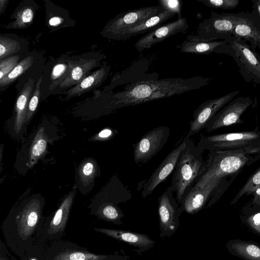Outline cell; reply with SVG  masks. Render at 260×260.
Wrapping results in <instances>:
<instances>
[{"label":"cell","mask_w":260,"mask_h":260,"mask_svg":"<svg viewBox=\"0 0 260 260\" xmlns=\"http://www.w3.org/2000/svg\"><path fill=\"white\" fill-rule=\"evenodd\" d=\"M251 194L253 195L252 204L254 205L260 206V185L255 188Z\"/></svg>","instance_id":"cell-41"},{"label":"cell","mask_w":260,"mask_h":260,"mask_svg":"<svg viewBox=\"0 0 260 260\" xmlns=\"http://www.w3.org/2000/svg\"><path fill=\"white\" fill-rule=\"evenodd\" d=\"M96 66L97 61L93 59L86 60L75 66L59 86L66 88L76 86L87 77L90 71Z\"/></svg>","instance_id":"cell-25"},{"label":"cell","mask_w":260,"mask_h":260,"mask_svg":"<svg viewBox=\"0 0 260 260\" xmlns=\"http://www.w3.org/2000/svg\"><path fill=\"white\" fill-rule=\"evenodd\" d=\"M260 185V167H259L249 178L246 183L237 193L231 203L234 205L244 194H251L255 188Z\"/></svg>","instance_id":"cell-31"},{"label":"cell","mask_w":260,"mask_h":260,"mask_svg":"<svg viewBox=\"0 0 260 260\" xmlns=\"http://www.w3.org/2000/svg\"><path fill=\"white\" fill-rule=\"evenodd\" d=\"M229 40L221 41L199 40L188 36L179 46L180 52L185 53L208 55L213 53L227 54Z\"/></svg>","instance_id":"cell-20"},{"label":"cell","mask_w":260,"mask_h":260,"mask_svg":"<svg viewBox=\"0 0 260 260\" xmlns=\"http://www.w3.org/2000/svg\"><path fill=\"white\" fill-rule=\"evenodd\" d=\"M188 27L186 18H178L149 31L136 42L135 47L138 52L149 49L175 34L186 32Z\"/></svg>","instance_id":"cell-15"},{"label":"cell","mask_w":260,"mask_h":260,"mask_svg":"<svg viewBox=\"0 0 260 260\" xmlns=\"http://www.w3.org/2000/svg\"><path fill=\"white\" fill-rule=\"evenodd\" d=\"M159 5L135 9L116 15L105 26L103 35L108 38L119 40L120 37L131 28L146 19L164 12Z\"/></svg>","instance_id":"cell-8"},{"label":"cell","mask_w":260,"mask_h":260,"mask_svg":"<svg viewBox=\"0 0 260 260\" xmlns=\"http://www.w3.org/2000/svg\"><path fill=\"white\" fill-rule=\"evenodd\" d=\"M33 62V57L27 56L20 61L15 68L4 78L0 80L1 87L8 85L29 68Z\"/></svg>","instance_id":"cell-29"},{"label":"cell","mask_w":260,"mask_h":260,"mask_svg":"<svg viewBox=\"0 0 260 260\" xmlns=\"http://www.w3.org/2000/svg\"><path fill=\"white\" fill-rule=\"evenodd\" d=\"M42 79V78H40L38 80L36 86V88L32 93V96L30 97L29 101L25 120L26 126L28 124L29 121L31 120L38 107L40 96V86Z\"/></svg>","instance_id":"cell-35"},{"label":"cell","mask_w":260,"mask_h":260,"mask_svg":"<svg viewBox=\"0 0 260 260\" xmlns=\"http://www.w3.org/2000/svg\"><path fill=\"white\" fill-rule=\"evenodd\" d=\"M110 70L109 66H103L69 90L67 98L80 95L100 85L108 77Z\"/></svg>","instance_id":"cell-24"},{"label":"cell","mask_w":260,"mask_h":260,"mask_svg":"<svg viewBox=\"0 0 260 260\" xmlns=\"http://www.w3.org/2000/svg\"><path fill=\"white\" fill-rule=\"evenodd\" d=\"M220 182L211 181L203 186L194 185L180 204L181 213L185 212L189 214H194L200 211Z\"/></svg>","instance_id":"cell-17"},{"label":"cell","mask_w":260,"mask_h":260,"mask_svg":"<svg viewBox=\"0 0 260 260\" xmlns=\"http://www.w3.org/2000/svg\"><path fill=\"white\" fill-rule=\"evenodd\" d=\"M98 173V165L93 160H86L82 165L79 170L80 182L84 186L89 185L94 180Z\"/></svg>","instance_id":"cell-30"},{"label":"cell","mask_w":260,"mask_h":260,"mask_svg":"<svg viewBox=\"0 0 260 260\" xmlns=\"http://www.w3.org/2000/svg\"><path fill=\"white\" fill-rule=\"evenodd\" d=\"M34 83V80L29 79L25 84L16 101L14 117L8 126L10 135L17 140H21L26 132L27 109L33 90Z\"/></svg>","instance_id":"cell-16"},{"label":"cell","mask_w":260,"mask_h":260,"mask_svg":"<svg viewBox=\"0 0 260 260\" xmlns=\"http://www.w3.org/2000/svg\"><path fill=\"white\" fill-rule=\"evenodd\" d=\"M57 137V133L53 126L42 124L32 133L26 143L17 155L15 165L17 169L27 170L43 156L49 143L52 144Z\"/></svg>","instance_id":"cell-5"},{"label":"cell","mask_w":260,"mask_h":260,"mask_svg":"<svg viewBox=\"0 0 260 260\" xmlns=\"http://www.w3.org/2000/svg\"><path fill=\"white\" fill-rule=\"evenodd\" d=\"M188 139L183 141L163 159L159 166L155 170L143 185L142 197L146 198L151 194L156 187L165 181L174 171L179 157L185 148Z\"/></svg>","instance_id":"cell-14"},{"label":"cell","mask_w":260,"mask_h":260,"mask_svg":"<svg viewBox=\"0 0 260 260\" xmlns=\"http://www.w3.org/2000/svg\"><path fill=\"white\" fill-rule=\"evenodd\" d=\"M209 151L243 150L260 154V131L254 130L202 136L197 145Z\"/></svg>","instance_id":"cell-4"},{"label":"cell","mask_w":260,"mask_h":260,"mask_svg":"<svg viewBox=\"0 0 260 260\" xmlns=\"http://www.w3.org/2000/svg\"><path fill=\"white\" fill-rule=\"evenodd\" d=\"M21 260H47L41 247H31L28 249Z\"/></svg>","instance_id":"cell-39"},{"label":"cell","mask_w":260,"mask_h":260,"mask_svg":"<svg viewBox=\"0 0 260 260\" xmlns=\"http://www.w3.org/2000/svg\"><path fill=\"white\" fill-rule=\"evenodd\" d=\"M63 19L59 17H53L49 21V25L52 26H56L62 23Z\"/></svg>","instance_id":"cell-43"},{"label":"cell","mask_w":260,"mask_h":260,"mask_svg":"<svg viewBox=\"0 0 260 260\" xmlns=\"http://www.w3.org/2000/svg\"><path fill=\"white\" fill-rule=\"evenodd\" d=\"M244 212L241 217L242 221L252 231L260 236V209H253Z\"/></svg>","instance_id":"cell-33"},{"label":"cell","mask_w":260,"mask_h":260,"mask_svg":"<svg viewBox=\"0 0 260 260\" xmlns=\"http://www.w3.org/2000/svg\"><path fill=\"white\" fill-rule=\"evenodd\" d=\"M8 2L7 0H1L0 1V10L1 13L4 11L6 6L7 5V3Z\"/></svg>","instance_id":"cell-44"},{"label":"cell","mask_w":260,"mask_h":260,"mask_svg":"<svg viewBox=\"0 0 260 260\" xmlns=\"http://www.w3.org/2000/svg\"><path fill=\"white\" fill-rule=\"evenodd\" d=\"M158 5L166 11H169L176 14L178 18H182L181 10L182 1L181 0H158Z\"/></svg>","instance_id":"cell-38"},{"label":"cell","mask_w":260,"mask_h":260,"mask_svg":"<svg viewBox=\"0 0 260 260\" xmlns=\"http://www.w3.org/2000/svg\"><path fill=\"white\" fill-rule=\"evenodd\" d=\"M173 192L169 186L158 199L159 236L162 239L172 236L180 224V205L173 197Z\"/></svg>","instance_id":"cell-11"},{"label":"cell","mask_w":260,"mask_h":260,"mask_svg":"<svg viewBox=\"0 0 260 260\" xmlns=\"http://www.w3.org/2000/svg\"><path fill=\"white\" fill-rule=\"evenodd\" d=\"M203 152L189 138L180 154L170 185L172 190L176 192V199L179 205L205 170L206 164L203 157Z\"/></svg>","instance_id":"cell-2"},{"label":"cell","mask_w":260,"mask_h":260,"mask_svg":"<svg viewBox=\"0 0 260 260\" xmlns=\"http://www.w3.org/2000/svg\"><path fill=\"white\" fill-rule=\"evenodd\" d=\"M44 203L43 198L36 194L24 200L16 209V230L20 240H29L41 224Z\"/></svg>","instance_id":"cell-9"},{"label":"cell","mask_w":260,"mask_h":260,"mask_svg":"<svg viewBox=\"0 0 260 260\" xmlns=\"http://www.w3.org/2000/svg\"><path fill=\"white\" fill-rule=\"evenodd\" d=\"M259 156L260 154L243 150L209 151L205 170L194 185L203 186L211 181H221L225 176L239 172Z\"/></svg>","instance_id":"cell-3"},{"label":"cell","mask_w":260,"mask_h":260,"mask_svg":"<svg viewBox=\"0 0 260 260\" xmlns=\"http://www.w3.org/2000/svg\"><path fill=\"white\" fill-rule=\"evenodd\" d=\"M252 103L249 96H239L233 99L211 118L205 128L207 132H211L222 127L243 123L241 116Z\"/></svg>","instance_id":"cell-12"},{"label":"cell","mask_w":260,"mask_h":260,"mask_svg":"<svg viewBox=\"0 0 260 260\" xmlns=\"http://www.w3.org/2000/svg\"><path fill=\"white\" fill-rule=\"evenodd\" d=\"M93 214L100 219L114 224H123L121 219L124 214L118 205L99 202Z\"/></svg>","instance_id":"cell-26"},{"label":"cell","mask_w":260,"mask_h":260,"mask_svg":"<svg viewBox=\"0 0 260 260\" xmlns=\"http://www.w3.org/2000/svg\"><path fill=\"white\" fill-rule=\"evenodd\" d=\"M252 10L254 14L260 20V0H252Z\"/></svg>","instance_id":"cell-42"},{"label":"cell","mask_w":260,"mask_h":260,"mask_svg":"<svg viewBox=\"0 0 260 260\" xmlns=\"http://www.w3.org/2000/svg\"><path fill=\"white\" fill-rule=\"evenodd\" d=\"M110 257L107 255H99L79 249H67L58 252L51 260H106Z\"/></svg>","instance_id":"cell-27"},{"label":"cell","mask_w":260,"mask_h":260,"mask_svg":"<svg viewBox=\"0 0 260 260\" xmlns=\"http://www.w3.org/2000/svg\"><path fill=\"white\" fill-rule=\"evenodd\" d=\"M203 76L189 78H170L158 79V76L141 77L126 84L123 89L109 96L107 108L110 111L122 107L169 98L198 89L211 82Z\"/></svg>","instance_id":"cell-1"},{"label":"cell","mask_w":260,"mask_h":260,"mask_svg":"<svg viewBox=\"0 0 260 260\" xmlns=\"http://www.w3.org/2000/svg\"><path fill=\"white\" fill-rule=\"evenodd\" d=\"M212 8L223 10L233 9L239 4V0H196Z\"/></svg>","instance_id":"cell-36"},{"label":"cell","mask_w":260,"mask_h":260,"mask_svg":"<svg viewBox=\"0 0 260 260\" xmlns=\"http://www.w3.org/2000/svg\"><path fill=\"white\" fill-rule=\"evenodd\" d=\"M118 132L115 129L106 128L101 131L98 134V137L101 139H108L114 136Z\"/></svg>","instance_id":"cell-40"},{"label":"cell","mask_w":260,"mask_h":260,"mask_svg":"<svg viewBox=\"0 0 260 260\" xmlns=\"http://www.w3.org/2000/svg\"><path fill=\"white\" fill-rule=\"evenodd\" d=\"M240 92L236 90L222 96L206 101L201 104L194 111L193 119L189 123V128L184 139L190 138L198 133L211 118L223 107L233 100Z\"/></svg>","instance_id":"cell-13"},{"label":"cell","mask_w":260,"mask_h":260,"mask_svg":"<svg viewBox=\"0 0 260 260\" xmlns=\"http://www.w3.org/2000/svg\"><path fill=\"white\" fill-rule=\"evenodd\" d=\"M34 16V12L31 8H24L17 13L15 20L10 23L9 27L14 28L25 27L32 22Z\"/></svg>","instance_id":"cell-32"},{"label":"cell","mask_w":260,"mask_h":260,"mask_svg":"<svg viewBox=\"0 0 260 260\" xmlns=\"http://www.w3.org/2000/svg\"><path fill=\"white\" fill-rule=\"evenodd\" d=\"M94 230L134 246L139 255L152 248L155 243L154 241L146 234L107 228H94Z\"/></svg>","instance_id":"cell-19"},{"label":"cell","mask_w":260,"mask_h":260,"mask_svg":"<svg viewBox=\"0 0 260 260\" xmlns=\"http://www.w3.org/2000/svg\"><path fill=\"white\" fill-rule=\"evenodd\" d=\"M243 13L244 12L218 13L211 11L210 17L199 24L196 35L188 36L197 40L206 41L230 39L233 37L234 27Z\"/></svg>","instance_id":"cell-6"},{"label":"cell","mask_w":260,"mask_h":260,"mask_svg":"<svg viewBox=\"0 0 260 260\" xmlns=\"http://www.w3.org/2000/svg\"><path fill=\"white\" fill-rule=\"evenodd\" d=\"M170 128L166 126L155 127L143 135L134 145V160L138 165L148 162L157 154L167 142Z\"/></svg>","instance_id":"cell-10"},{"label":"cell","mask_w":260,"mask_h":260,"mask_svg":"<svg viewBox=\"0 0 260 260\" xmlns=\"http://www.w3.org/2000/svg\"><path fill=\"white\" fill-rule=\"evenodd\" d=\"M19 43L14 40L1 36L0 38L1 60L18 51Z\"/></svg>","instance_id":"cell-34"},{"label":"cell","mask_w":260,"mask_h":260,"mask_svg":"<svg viewBox=\"0 0 260 260\" xmlns=\"http://www.w3.org/2000/svg\"><path fill=\"white\" fill-rule=\"evenodd\" d=\"M176 15L175 13L165 10L146 19L138 25L131 28L120 37L119 41H125L138 35L147 34L160 26L164 22Z\"/></svg>","instance_id":"cell-23"},{"label":"cell","mask_w":260,"mask_h":260,"mask_svg":"<svg viewBox=\"0 0 260 260\" xmlns=\"http://www.w3.org/2000/svg\"><path fill=\"white\" fill-rule=\"evenodd\" d=\"M74 62L67 61L56 64L53 68L50 75V89H53L66 79L75 66Z\"/></svg>","instance_id":"cell-28"},{"label":"cell","mask_w":260,"mask_h":260,"mask_svg":"<svg viewBox=\"0 0 260 260\" xmlns=\"http://www.w3.org/2000/svg\"><path fill=\"white\" fill-rule=\"evenodd\" d=\"M75 193V189L71 191L54 214L47 230L48 237L55 238L64 232Z\"/></svg>","instance_id":"cell-21"},{"label":"cell","mask_w":260,"mask_h":260,"mask_svg":"<svg viewBox=\"0 0 260 260\" xmlns=\"http://www.w3.org/2000/svg\"><path fill=\"white\" fill-rule=\"evenodd\" d=\"M19 57L13 55L1 60L0 61V80L9 74L17 65Z\"/></svg>","instance_id":"cell-37"},{"label":"cell","mask_w":260,"mask_h":260,"mask_svg":"<svg viewBox=\"0 0 260 260\" xmlns=\"http://www.w3.org/2000/svg\"><path fill=\"white\" fill-rule=\"evenodd\" d=\"M228 251L244 260H260V245L253 241L232 239L226 244Z\"/></svg>","instance_id":"cell-22"},{"label":"cell","mask_w":260,"mask_h":260,"mask_svg":"<svg viewBox=\"0 0 260 260\" xmlns=\"http://www.w3.org/2000/svg\"><path fill=\"white\" fill-rule=\"evenodd\" d=\"M226 55L234 58L246 82L260 84V54L246 41L232 37L229 40Z\"/></svg>","instance_id":"cell-7"},{"label":"cell","mask_w":260,"mask_h":260,"mask_svg":"<svg viewBox=\"0 0 260 260\" xmlns=\"http://www.w3.org/2000/svg\"><path fill=\"white\" fill-rule=\"evenodd\" d=\"M233 37L249 42L253 50L257 47L260 50V20L251 12H244L234 28Z\"/></svg>","instance_id":"cell-18"}]
</instances>
